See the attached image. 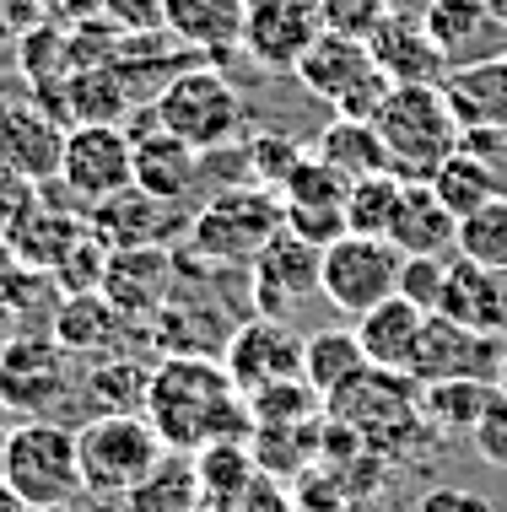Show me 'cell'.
Here are the masks:
<instances>
[{
	"mask_svg": "<svg viewBox=\"0 0 507 512\" xmlns=\"http://www.w3.org/2000/svg\"><path fill=\"white\" fill-rule=\"evenodd\" d=\"M454 232H459V216L432 195V184H405V189H400V205H394L389 232H383V238L400 248V254H432V259H448V254H454Z\"/></svg>",
	"mask_w": 507,
	"mask_h": 512,
	"instance_id": "cb8c5ba5",
	"label": "cell"
},
{
	"mask_svg": "<svg viewBox=\"0 0 507 512\" xmlns=\"http://www.w3.org/2000/svg\"><path fill=\"white\" fill-rule=\"evenodd\" d=\"M87 216H92L87 227L98 232L108 248H152V243L168 238V227H173L168 200L141 195L135 184H130V189H119V195H108V200H98Z\"/></svg>",
	"mask_w": 507,
	"mask_h": 512,
	"instance_id": "d4e9b609",
	"label": "cell"
},
{
	"mask_svg": "<svg viewBox=\"0 0 507 512\" xmlns=\"http://www.w3.org/2000/svg\"><path fill=\"white\" fill-rule=\"evenodd\" d=\"M60 108H71L76 124H119V119H130L135 92L114 60H98V65H76L71 71Z\"/></svg>",
	"mask_w": 507,
	"mask_h": 512,
	"instance_id": "4316f807",
	"label": "cell"
},
{
	"mask_svg": "<svg viewBox=\"0 0 507 512\" xmlns=\"http://www.w3.org/2000/svg\"><path fill=\"white\" fill-rule=\"evenodd\" d=\"M0 512H27V502H22V496L6 486V480H0Z\"/></svg>",
	"mask_w": 507,
	"mask_h": 512,
	"instance_id": "f6af8a7d",
	"label": "cell"
},
{
	"mask_svg": "<svg viewBox=\"0 0 507 512\" xmlns=\"http://www.w3.org/2000/svg\"><path fill=\"white\" fill-rule=\"evenodd\" d=\"M373 124L383 135V151H389V173H400L405 184H427L448 162V151H459V119L437 81H400V87H389Z\"/></svg>",
	"mask_w": 507,
	"mask_h": 512,
	"instance_id": "7a4b0ae2",
	"label": "cell"
},
{
	"mask_svg": "<svg viewBox=\"0 0 507 512\" xmlns=\"http://www.w3.org/2000/svg\"><path fill=\"white\" fill-rule=\"evenodd\" d=\"M38 6H54V0H38Z\"/></svg>",
	"mask_w": 507,
	"mask_h": 512,
	"instance_id": "f907efd6",
	"label": "cell"
},
{
	"mask_svg": "<svg viewBox=\"0 0 507 512\" xmlns=\"http://www.w3.org/2000/svg\"><path fill=\"white\" fill-rule=\"evenodd\" d=\"M71 389H76V367L60 340H33V335L6 340V351H0V405L38 415L54 410Z\"/></svg>",
	"mask_w": 507,
	"mask_h": 512,
	"instance_id": "7c38bea8",
	"label": "cell"
},
{
	"mask_svg": "<svg viewBox=\"0 0 507 512\" xmlns=\"http://www.w3.org/2000/svg\"><path fill=\"white\" fill-rule=\"evenodd\" d=\"M373 60L383 65V76L400 87V81H443L448 76V60L437 54V44L427 38V22L421 11H389L378 22V33L367 38Z\"/></svg>",
	"mask_w": 507,
	"mask_h": 512,
	"instance_id": "603a6c76",
	"label": "cell"
},
{
	"mask_svg": "<svg viewBox=\"0 0 507 512\" xmlns=\"http://www.w3.org/2000/svg\"><path fill=\"white\" fill-rule=\"evenodd\" d=\"M65 151V124L44 103L6 98L0 103V162L27 184H54Z\"/></svg>",
	"mask_w": 507,
	"mask_h": 512,
	"instance_id": "9a60e30c",
	"label": "cell"
},
{
	"mask_svg": "<svg viewBox=\"0 0 507 512\" xmlns=\"http://www.w3.org/2000/svg\"><path fill=\"white\" fill-rule=\"evenodd\" d=\"M443 265H448V259L405 254V265H400V297L416 302L421 313H437V297H443Z\"/></svg>",
	"mask_w": 507,
	"mask_h": 512,
	"instance_id": "74e56055",
	"label": "cell"
},
{
	"mask_svg": "<svg viewBox=\"0 0 507 512\" xmlns=\"http://www.w3.org/2000/svg\"><path fill=\"white\" fill-rule=\"evenodd\" d=\"M437 313L454 318L464 329H481V335H502L507 329V281L502 270H486L475 259H448L443 265V297Z\"/></svg>",
	"mask_w": 507,
	"mask_h": 512,
	"instance_id": "ac0fdd59",
	"label": "cell"
},
{
	"mask_svg": "<svg viewBox=\"0 0 507 512\" xmlns=\"http://www.w3.org/2000/svg\"><path fill=\"white\" fill-rule=\"evenodd\" d=\"M168 442L146 421V410H103L76 426V459H81V486L92 502H125L157 469Z\"/></svg>",
	"mask_w": 507,
	"mask_h": 512,
	"instance_id": "3957f363",
	"label": "cell"
},
{
	"mask_svg": "<svg viewBox=\"0 0 507 512\" xmlns=\"http://www.w3.org/2000/svg\"><path fill=\"white\" fill-rule=\"evenodd\" d=\"M98 512H130V507H125V502H119V507H98Z\"/></svg>",
	"mask_w": 507,
	"mask_h": 512,
	"instance_id": "681fc988",
	"label": "cell"
},
{
	"mask_svg": "<svg viewBox=\"0 0 507 512\" xmlns=\"http://www.w3.org/2000/svg\"><path fill=\"white\" fill-rule=\"evenodd\" d=\"M130 141H135V189H141V195L178 205L195 189L200 162H205L195 146H184L178 135H168L157 119L146 124V130H130Z\"/></svg>",
	"mask_w": 507,
	"mask_h": 512,
	"instance_id": "44dd1931",
	"label": "cell"
},
{
	"mask_svg": "<svg viewBox=\"0 0 507 512\" xmlns=\"http://www.w3.org/2000/svg\"><path fill=\"white\" fill-rule=\"evenodd\" d=\"M400 265L405 254L389 238H367V232H340L335 243L319 248V297L340 313H367L383 297L400 292Z\"/></svg>",
	"mask_w": 507,
	"mask_h": 512,
	"instance_id": "ba28073f",
	"label": "cell"
},
{
	"mask_svg": "<svg viewBox=\"0 0 507 512\" xmlns=\"http://www.w3.org/2000/svg\"><path fill=\"white\" fill-rule=\"evenodd\" d=\"M313 157L330 162V168L346 178H367V173H389V151H383V135L373 119H330L313 141Z\"/></svg>",
	"mask_w": 507,
	"mask_h": 512,
	"instance_id": "f1b7e54d",
	"label": "cell"
},
{
	"mask_svg": "<svg viewBox=\"0 0 507 512\" xmlns=\"http://www.w3.org/2000/svg\"><path fill=\"white\" fill-rule=\"evenodd\" d=\"M222 367H227V378L238 383V394L249 399L259 389H270V383L303 378V340L286 329V318L254 313L249 324H238L227 335Z\"/></svg>",
	"mask_w": 507,
	"mask_h": 512,
	"instance_id": "30bf717a",
	"label": "cell"
},
{
	"mask_svg": "<svg viewBox=\"0 0 507 512\" xmlns=\"http://www.w3.org/2000/svg\"><path fill=\"white\" fill-rule=\"evenodd\" d=\"M394 11V0H319L324 33H346V38H373L378 22Z\"/></svg>",
	"mask_w": 507,
	"mask_h": 512,
	"instance_id": "8d00e7d4",
	"label": "cell"
},
{
	"mask_svg": "<svg viewBox=\"0 0 507 512\" xmlns=\"http://www.w3.org/2000/svg\"><path fill=\"white\" fill-rule=\"evenodd\" d=\"M162 33L189 54H238L243 49V0H162Z\"/></svg>",
	"mask_w": 507,
	"mask_h": 512,
	"instance_id": "7402d4cb",
	"label": "cell"
},
{
	"mask_svg": "<svg viewBox=\"0 0 507 512\" xmlns=\"http://www.w3.org/2000/svg\"><path fill=\"white\" fill-rule=\"evenodd\" d=\"M103 22L114 33H162V0H103Z\"/></svg>",
	"mask_w": 507,
	"mask_h": 512,
	"instance_id": "60d3db41",
	"label": "cell"
},
{
	"mask_svg": "<svg viewBox=\"0 0 507 512\" xmlns=\"http://www.w3.org/2000/svg\"><path fill=\"white\" fill-rule=\"evenodd\" d=\"M481 6H486V11H491V17H497L502 27H507V0H481Z\"/></svg>",
	"mask_w": 507,
	"mask_h": 512,
	"instance_id": "7dc6e473",
	"label": "cell"
},
{
	"mask_svg": "<svg viewBox=\"0 0 507 512\" xmlns=\"http://www.w3.org/2000/svg\"><path fill=\"white\" fill-rule=\"evenodd\" d=\"M497 383L491 378H437V383H421V415L437 437H464L470 442L481 410L491 405Z\"/></svg>",
	"mask_w": 507,
	"mask_h": 512,
	"instance_id": "f546056e",
	"label": "cell"
},
{
	"mask_svg": "<svg viewBox=\"0 0 507 512\" xmlns=\"http://www.w3.org/2000/svg\"><path fill=\"white\" fill-rule=\"evenodd\" d=\"M437 87L454 108L459 130H507V49L470 65H448Z\"/></svg>",
	"mask_w": 507,
	"mask_h": 512,
	"instance_id": "ffe728a7",
	"label": "cell"
},
{
	"mask_svg": "<svg viewBox=\"0 0 507 512\" xmlns=\"http://www.w3.org/2000/svg\"><path fill=\"white\" fill-rule=\"evenodd\" d=\"M22 0H0V44H11V38L22 33Z\"/></svg>",
	"mask_w": 507,
	"mask_h": 512,
	"instance_id": "7bdbcfd3",
	"label": "cell"
},
{
	"mask_svg": "<svg viewBox=\"0 0 507 512\" xmlns=\"http://www.w3.org/2000/svg\"><path fill=\"white\" fill-rule=\"evenodd\" d=\"M6 480L27 507L49 502H76L87 496L81 486V459H76V426H60L49 415H27L6 437Z\"/></svg>",
	"mask_w": 507,
	"mask_h": 512,
	"instance_id": "5b68a950",
	"label": "cell"
},
{
	"mask_svg": "<svg viewBox=\"0 0 507 512\" xmlns=\"http://www.w3.org/2000/svg\"><path fill=\"white\" fill-rule=\"evenodd\" d=\"M410 512H416V507H410Z\"/></svg>",
	"mask_w": 507,
	"mask_h": 512,
	"instance_id": "816d5d0a",
	"label": "cell"
},
{
	"mask_svg": "<svg viewBox=\"0 0 507 512\" xmlns=\"http://www.w3.org/2000/svg\"><path fill=\"white\" fill-rule=\"evenodd\" d=\"M76 205H98L108 195L135 184V141L125 124H71L65 130V151H60V178Z\"/></svg>",
	"mask_w": 507,
	"mask_h": 512,
	"instance_id": "9c48e42d",
	"label": "cell"
},
{
	"mask_svg": "<svg viewBox=\"0 0 507 512\" xmlns=\"http://www.w3.org/2000/svg\"><path fill=\"white\" fill-rule=\"evenodd\" d=\"M400 189H405V178H400V173H367V178H351V189H346V232H367V238H383V232H389L394 205H400Z\"/></svg>",
	"mask_w": 507,
	"mask_h": 512,
	"instance_id": "d590c367",
	"label": "cell"
},
{
	"mask_svg": "<svg viewBox=\"0 0 507 512\" xmlns=\"http://www.w3.org/2000/svg\"><path fill=\"white\" fill-rule=\"evenodd\" d=\"M454 248L464 259H475V265L507 275V195H491L486 205H475L470 216H459Z\"/></svg>",
	"mask_w": 507,
	"mask_h": 512,
	"instance_id": "836d02e7",
	"label": "cell"
},
{
	"mask_svg": "<svg viewBox=\"0 0 507 512\" xmlns=\"http://www.w3.org/2000/svg\"><path fill=\"white\" fill-rule=\"evenodd\" d=\"M502 362H507L502 335H481V329H464L443 313H427V335H421L410 378L416 383H437V378H491L497 383Z\"/></svg>",
	"mask_w": 507,
	"mask_h": 512,
	"instance_id": "5bb4252c",
	"label": "cell"
},
{
	"mask_svg": "<svg viewBox=\"0 0 507 512\" xmlns=\"http://www.w3.org/2000/svg\"><path fill=\"white\" fill-rule=\"evenodd\" d=\"M346 178H340L330 162H319L313 151L292 162V173L276 184L281 195V227H292L297 238L308 243H335L340 232H346Z\"/></svg>",
	"mask_w": 507,
	"mask_h": 512,
	"instance_id": "8fae6325",
	"label": "cell"
},
{
	"mask_svg": "<svg viewBox=\"0 0 507 512\" xmlns=\"http://www.w3.org/2000/svg\"><path fill=\"white\" fill-rule=\"evenodd\" d=\"M319 33V0H243V54L254 65L292 71Z\"/></svg>",
	"mask_w": 507,
	"mask_h": 512,
	"instance_id": "4fadbf2b",
	"label": "cell"
},
{
	"mask_svg": "<svg viewBox=\"0 0 507 512\" xmlns=\"http://www.w3.org/2000/svg\"><path fill=\"white\" fill-rule=\"evenodd\" d=\"M11 265H17V248H11V238H6V227H0V275H6Z\"/></svg>",
	"mask_w": 507,
	"mask_h": 512,
	"instance_id": "bcb514c9",
	"label": "cell"
},
{
	"mask_svg": "<svg viewBox=\"0 0 507 512\" xmlns=\"http://www.w3.org/2000/svg\"><path fill=\"white\" fill-rule=\"evenodd\" d=\"M146 421L173 453H200L211 442H238L254 437L249 399L227 378L222 362L195 351H173L162 367H152V389H146Z\"/></svg>",
	"mask_w": 507,
	"mask_h": 512,
	"instance_id": "6da1fadb",
	"label": "cell"
},
{
	"mask_svg": "<svg viewBox=\"0 0 507 512\" xmlns=\"http://www.w3.org/2000/svg\"><path fill=\"white\" fill-rule=\"evenodd\" d=\"M81 232H87L81 216L54 211L49 200H27L22 211L6 221V238H11V248H17V265H33V270H54Z\"/></svg>",
	"mask_w": 507,
	"mask_h": 512,
	"instance_id": "484cf974",
	"label": "cell"
},
{
	"mask_svg": "<svg viewBox=\"0 0 507 512\" xmlns=\"http://www.w3.org/2000/svg\"><path fill=\"white\" fill-rule=\"evenodd\" d=\"M6 437H11V432L0 426V475H6Z\"/></svg>",
	"mask_w": 507,
	"mask_h": 512,
	"instance_id": "c3c4849f",
	"label": "cell"
},
{
	"mask_svg": "<svg viewBox=\"0 0 507 512\" xmlns=\"http://www.w3.org/2000/svg\"><path fill=\"white\" fill-rule=\"evenodd\" d=\"M146 389H152V367H141L135 356H98V367H87V394L103 410H146Z\"/></svg>",
	"mask_w": 507,
	"mask_h": 512,
	"instance_id": "e575fe53",
	"label": "cell"
},
{
	"mask_svg": "<svg viewBox=\"0 0 507 512\" xmlns=\"http://www.w3.org/2000/svg\"><path fill=\"white\" fill-rule=\"evenodd\" d=\"M27 512H98L92 496H76V502H49V507H27Z\"/></svg>",
	"mask_w": 507,
	"mask_h": 512,
	"instance_id": "ee69618b",
	"label": "cell"
},
{
	"mask_svg": "<svg viewBox=\"0 0 507 512\" xmlns=\"http://www.w3.org/2000/svg\"><path fill=\"white\" fill-rule=\"evenodd\" d=\"M249 265H254V302L270 318H286L303 297L319 292V243L297 238L292 227H281Z\"/></svg>",
	"mask_w": 507,
	"mask_h": 512,
	"instance_id": "2e32d148",
	"label": "cell"
},
{
	"mask_svg": "<svg viewBox=\"0 0 507 512\" xmlns=\"http://www.w3.org/2000/svg\"><path fill=\"white\" fill-rule=\"evenodd\" d=\"M152 119L200 157L227 151L243 135V92L216 65H184L152 92Z\"/></svg>",
	"mask_w": 507,
	"mask_h": 512,
	"instance_id": "277c9868",
	"label": "cell"
},
{
	"mask_svg": "<svg viewBox=\"0 0 507 512\" xmlns=\"http://www.w3.org/2000/svg\"><path fill=\"white\" fill-rule=\"evenodd\" d=\"M292 76L340 119H373L383 92L394 87L383 76V65L373 60V49L362 38H346V33H319L303 60L292 65Z\"/></svg>",
	"mask_w": 507,
	"mask_h": 512,
	"instance_id": "8992f818",
	"label": "cell"
},
{
	"mask_svg": "<svg viewBox=\"0 0 507 512\" xmlns=\"http://www.w3.org/2000/svg\"><path fill=\"white\" fill-rule=\"evenodd\" d=\"M421 22H427V38L448 65H470V60H486V54L507 49V27L491 17L481 0H427Z\"/></svg>",
	"mask_w": 507,
	"mask_h": 512,
	"instance_id": "e0dca14e",
	"label": "cell"
},
{
	"mask_svg": "<svg viewBox=\"0 0 507 512\" xmlns=\"http://www.w3.org/2000/svg\"><path fill=\"white\" fill-rule=\"evenodd\" d=\"M432 195L448 205L454 216H470L475 205H486L491 195H502V178H497V162H486V157H475L470 146H459V151H448V162L437 168L432 178Z\"/></svg>",
	"mask_w": 507,
	"mask_h": 512,
	"instance_id": "d6a6232c",
	"label": "cell"
},
{
	"mask_svg": "<svg viewBox=\"0 0 507 512\" xmlns=\"http://www.w3.org/2000/svg\"><path fill=\"white\" fill-rule=\"evenodd\" d=\"M276 232H281V195L270 184L222 189L189 221V238H195V248L211 265H249Z\"/></svg>",
	"mask_w": 507,
	"mask_h": 512,
	"instance_id": "52a82bcc",
	"label": "cell"
},
{
	"mask_svg": "<svg viewBox=\"0 0 507 512\" xmlns=\"http://www.w3.org/2000/svg\"><path fill=\"white\" fill-rule=\"evenodd\" d=\"M200 469H195V453H162L157 469L141 480L130 496H125V507L130 512H195L200 507Z\"/></svg>",
	"mask_w": 507,
	"mask_h": 512,
	"instance_id": "1f68e13d",
	"label": "cell"
},
{
	"mask_svg": "<svg viewBox=\"0 0 507 512\" xmlns=\"http://www.w3.org/2000/svg\"><path fill=\"white\" fill-rule=\"evenodd\" d=\"M367 372V356L356 345V329H319L303 340V383L330 405V399Z\"/></svg>",
	"mask_w": 507,
	"mask_h": 512,
	"instance_id": "4dcf8cb0",
	"label": "cell"
},
{
	"mask_svg": "<svg viewBox=\"0 0 507 512\" xmlns=\"http://www.w3.org/2000/svg\"><path fill=\"white\" fill-rule=\"evenodd\" d=\"M416 512H497V502L475 486H432L416 502Z\"/></svg>",
	"mask_w": 507,
	"mask_h": 512,
	"instance_id": "b9f144b4",
	"label": "cell"
},
{
	"mask_svg": "<svg viewBox=\"0 0 507 512\" xmlns=\"http://www.w3.org/2000/svg\"><path fill=\"white\" fill-rule=\"evenodd\" d=\"M119 313L103 292H65L60 308H54V340L65 345L71 356H103L119 335Z\"/></svg>",
	"mask_w": 507,
	"mask_h": 512,
	"instance_id": "83f0119b",
	"label": "cell"
},
{
	"mask_svg": "<svg viewBox=\"0 0 507 512\" xmlns=\"http://www.w3.org/2000/svg\"><path fill=\"white\" fill-rule=\"evenodd\" d=\"M470 442H475V453H481L491 469H507V389L491 394V405L481 410V421H475Z\"/></svg>",
	"mask_w": 507,
	"mask_h": 512,
	"instance_id": "ab89813d",
	"label": "cell"
},
{
	"mask_svg": "<svg viewBox=\"0 0 507 512\" xmlns=\"http://www.w3.org/2000/svg\"><path fill=\"white\" fill-rule=\"evenodd\" d=\"M421 335H427V313L416 302H405L400 292L383 297L378 308L356 313V345H362L367 367L383 372H410L421 351Z\"/></svg>",
	"mask_w": 507,
	"mask_h": 512,
	"instance_id": "d6986e66",
	"label": "cell"
},
{
	"mask_svg": "<svg viewBox=\"0 0 507 512\" xmlns=\"http://www.w3.org/2000/svg\"><path fill=\"white\" fill-rule=\"evenodd\" d=\"M303 157V146L297 141H286V135L276 130H265V135H254L249 141V168H254V184H270L276 189L286 173H292V162Z\"/></svg>",
	"mask_w": 507,
	"mask_h": 512,
	"instance_id": "f35d334b",
	"label": "cell"
}]
</instances>
